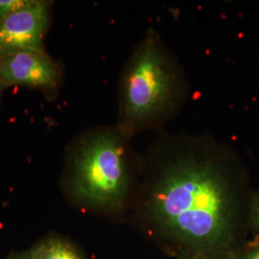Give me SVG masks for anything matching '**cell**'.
Instances as JSON below:
<instances>
[{
    "mask_svg": "<svg viewBox=\"0 0 259 259\" xmlns=\"http://www.w3.org/2000/svg\"><path fill=\"white\" fill-rule=\"evenodd\" d=\"M31 0H0V23L10 15L23 8Z\"/></svg>",
    "mask_w": 259,
    "mask_h": 259,
    "instance_id": "cell-7",
    "label": "cell"
},
{
    "mask_svg": "<svg viewBox=\"0 0 259 259\" xmlns=\"http://www.w3.org/2000/svg\"><path fill=\"white\" fill-rule=\"evenodd\" d=\"M254 214H255V220L259 225V199L257 203L255 204V208H254Z\"/></svg>",
    "mask_w": 259,
    "mask_h": 259,
    "instance_id": "cell-9",
    "label": "cell"
},
{
    "mask_svg": "<svg viewBox=\"0 0 259 259\" xmlns=\"http://www.w3.org/2000/svg\"><path fill=\"white\" fill-rule=\"evenodd\" d=\"M189 94L184 65L159 33L149 28L121 71L115 125L131 139L162 130L184 110Z\"/></svg>",
    "mask_w": 259,
    "mask_h": 259,
    "instance_id": "cell-2",
    "label": "cell"
},
{
    "mask_svg": "<svg viewBox=\"0 0 259 259\" xmlns=\"http://www.w3.org/2000/svg\"><path fill=\"white\" fill-rule=\"evenodd\" d=\"M118 127L97 126L83 131L65 149V191L75 203L101 212L123 209L141 172L138 154Z\"/></svg>",
    "mask_w": 259,
    "mask_h": 259,
    "instance_id": "cell-3",
    "label": "cell"
},
{
    "mask_svg": "<svg viewBox=\"0 0 259 259\" xmlns=\"http://www.w3.org/2000/svg\"><path fill=\"white\" fill-rule=\"evenodd\" d=\"M9 259H37L35 254L33 253L32 250L24 251V252H20V253H16L14 254L12 257Z\"/></svg>",
    "mask_w": 259,
    "mask_h": 259,
    "instance_id": "cell-8",
    "label": "cell"
},
{
    "mask_svg": "<svg viewBox=\"0 0 259 259\" xmlns=\"http://www.w3.org/2000/svg\"><path fill=\"white\" fill-rule=\"evenodd\" d=\"M37 259H82L77 250L60 237H49L37 244L33 249Z\"/></svg>",
    "mask_w": 259,
    "mask_h": 259,
    "instance_id": "cell-6",
    "label": "cell"
},
{
    "mask_svg": "<svg viewBox=\"0 0 259 259\" xmlns=\"http://www.w3.org/2000/svg\"><path fill=\"white\" fill-rule=\"evenodd\" d=\"M196 259H206V258H204V257H198V258H196Z\"/></svg>",
    "mask_w": 259,
    "mask_h": 259,
    "instance_id": "cell-12",
    "label": "cell"
},
{
    "mask_svg": "<svg viewBox=\"0 0 259 259\" xmlns=\"http://www.w3.org/2000/svg\"><path fill=\"white\" fill-rule=\"evenodd\" d=\"M52 1L31 0L0 23V58L21 52H47Z\"/></svg>",
    "mask_w": 259,
    "mask_h": 259,
    "instance_id": "cell-5",
    "label": "cell"
},
{
    "mask_svg": "<svg viewBox=\"0 0 259 259\" xmlns=\"http://www.w3.org/2000/svg\"><path fill=\"white\" fill-rule=\"evenodd\" d=\"M247 259H259V250L254 251L252 254H250V256Z\"/></svg>",
    "mask_w": 259,
    "mask_h": 259,
    "instance_id": "cell-11",
    "label": "cell"
},
{
    "mask_svg": "<svg viewBox=\"0 0 259 259\" xmlns=\"http://www.w3.org/2000/svg\"><path fill=\"white\" fill-rule=\"evenodd\" d=\"M7 88L3 84V83L0 82V102H1V100H2V97H3V94H4V92H5V90H6Z\"/></svg>",
    "mask_w": 259,
    "mask_h": 259,
    "instance_id": "cell-10",
    "label": "cell"
},
{
    "mask_svg": "<svg viewBox=\"0 0 259 259\" xmlns=\"http://www.w3.org/2000/svg\"><path fill=\"white\" fill-rule=\"evenodd\" d=\"M64 66L47 52H21L0 58V82L6 88L36 90L49 101L58 97L64 82Z\"/></svg>",
    "mask_w": 259,
    "mask_h": 259,
    "instance_id": "cell-4",
    "label": "cell"
},
{
    "mask_svg": "<svg viewBox=\"0 0 259 259\" xmlns=\"http://www.w3.org/2000/svg\"><path fill=\"white\" fill-rule=\"evenodd\" d=\"M235 170L232 147L212 136L159 130L141 154L138 209L178 240L216 247L238 212Z\"/></svg>",
    "mask_w": 259,
    "mask_h": 259,
    "instance_id": "cell-1",
    "label": "cell"
}]
</instances>
